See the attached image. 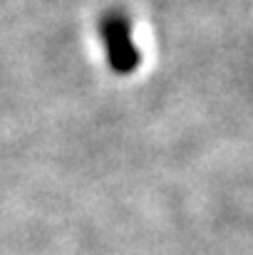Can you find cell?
Masks as SVG:
<instances>
[{"mask_svg": "<svg viewBox=\"0 0 253 255\" xmlns=\"http://www.w3.org/2000/svg\"><path fill=\"white\" fill-rule=\"evenodd\" d=\"M97 35L107 57V65L114 75H132L142 65V52L134 42V27L124 10L109 7L99 15Z\"/></svg>", "mask_w": 253, "mask_h": 255, "instance_id": "obj_1", "label": "cell"}]
</instances>
